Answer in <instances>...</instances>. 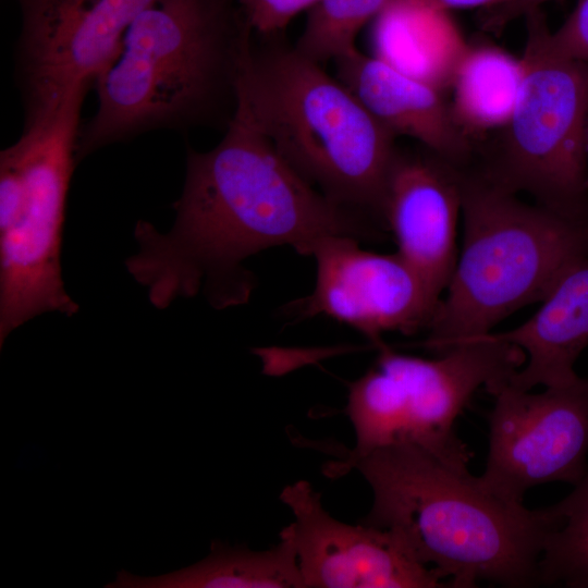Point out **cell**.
I'll use <instances>...</instances> for the list:
<instances>
[{
  "mask_svg": "<svg viewBox=\"0 0 588 588\" xmlns=\"http://www.w3.org/2000/svg\"><path fill=\"white\" fill-rule=\"evenodd\" d=\"M176 219L168 233L138 221L139 250L125 261L150 303L168 307L199 291L216 308L247 302L252 277L242 262L290 245L308 255L330 235H372L370 220L322 194L237 112L212 149L189 151Z\"/></svg>",
  "mask_w": 588,
  "mask_h": 588,
  "instance_id": "cell-1",
  "label": "cell"
},
{
  "mask_svg": "<svg viewBox=\"0 0 588 588\" xmlns=\"http://www.w3.org/2000/svg\"><path fill=\"white\" fill-rule=\"evenodd\" d=\"M351 468L372 490L364 524L393 531L449 587L540 585L547 509L504 500L468 470L411 443L375 450Z\"/></svg>",
  "mask_w": 588,
  "mask_h": 588,
  "instance_id": "cell-2",
  "label": "cell"
},
{
  "mask_svg": "<svg viewBox=\"0 0 588 588\" xmlns=\"http://www.w3.org/2000/svg\"><path fill=\"white\" fill-rule=\"evenodd\" d=\"M249 39L236 63L234 111L322 194L384 224L395 135L296 48Z\"/></svg>",
  "mask_w": 588,
  "mask_h": 588,
  "instance_id": "cell-3",
  "label": "cell"
},
{
  "mask_svg": "<svg viewBox=\"0 0 588 588\" xmlns=\"http://www.w3.org/2000/svg\"><path fill=\"white\" fill-rule=\"evenodd\" d=\"M458 175L463 243L422 342L437 355L540 303L572 265L588 257V218L527 204L476 170L458 169Z\"/></svg>",
  "mask_w": 588,
  "mask_h": 588,
  "instance_id": "cell-4",
  "label": "cell"
},
{
  "mask_svg": "<svg viewBox=\"0 0 588 588\" xmlns=\"http://www.w3.org/2000/svg\"><path fill=\"white\" fill-rule=\"evenodd\" d=\"M248 34L226 0H155L95 82L98 108L79 137L78 156L203 113L222 89L233 90Z\"/></svg>",
  "mask_w": 588,
  "mask_h": 588,
  "instance_id": "cell-5",
  "label": "cell"
},
{
  "mask_svg": "<svg viewBox=\"0 0 588 588\" xmlns=\"http://www.w3.org/2000/svg\"><path fill=\"white\" fill-rule=\"evenodd\" d=\"M88 87L28 112L20 139L1 151L0 345L36 316L78 310L62 281L61 245Z\"/></svg>",
  "mask_w": 588,
  "mask_h": 588,
  "instance_id": "cell-6",
  "label": "cell"
},
{
  "mask_svg": "<svg viewBox=\"0 0 588 588\" xmlns=\"http://www.w3.org/2000/svg\"><path fill=\"white\" fill-rule=\"evenodd\" d=\"M365 375L350 385L345 412L356 443L329 475H341L368 453L392 444L421 446L468 470L470 452L454 424L474 393L506 382L525 363L524 352L491 332L437 355L397 353L384 343Z\"/></svg>",
  "mask_w": 588,
  "mask_h": 588,
  "instance_id": "cell-7",
  "label": "cell"
},
{
  "mask_svg": "<svg viewBox=\"0 0 588 588\" xmlns=\"http://www.w3.org/2000/svg\"><path fill=\"white\" fill-rule=\"evenodd\" d=\"M527 42L514 110L478 171L572 219L588 218V62L550 54L540 8L525 14Z\"/></svg>",
  "mask_w": 588,
  "mask_h": 588,
  "instance_id": "cell-8",
  "label": "cell"
},
{
  "mask_svg": "<svg viewBox=\"0 0 588 588\" xmlns=\"http://www.w3.org/2000/svg\"><path fill=\"white\" fill-rule=\"evenodd\" d=\"M489 450L478 477L498 497L523 503L546 482L576 485L587 471L588 380L578 378L540 393L507 381L489 391Z\"/></svg>",
  "mask_w": 588,
  "mask_h": 588,
  "instance_id": "cell-9",
  "label": "cell"
},
{
  "mask_svg": "<svg viewBox=\"0 0 588 588\" xmlns=\"http://www.w3.org/2000/svg\"><path fill=\"white\" fill-rule=\"evenodd\" d=\"M308 255L317 265L316 286L303 311L346 323L377 346L385 332L411 334L428 328L441 299L396 252L363 249L359 240L330 235Z\"/></svg>",
  "mask_w": 588,
  "mask_h": 588,
  "instance_id": "cell-10",
  "label": "cell"
},
{
  "mask_svg": "<svg viewBox=\"0 0 588 588\" xmlns=\"http://www.w3.org/2000/svg\"><path fill=\"white\" fill-rule=\"evenodd\" d=\"M154 1L19 0L28 111L95 83L115 59L132 22Z\"/></svg>",
  "mask_w": 588,
  "mask_h": 588,
  "instance_id": "cell-11",
  "label": "cell"
},
{
  "mask_svg": "<svg viewBox=\"0 0 588 588\" xmlns=\"http://www.w3.org/2000/svg\"><path fill=\"white\" fill-rule=\"evenodd\" d=\"M294 522L290 524L304 588H437L448 583L420 563L391 530L348 525L333 518L320 494L305 480L281 494Z\"/></svg>",
  "mask_w": 588,
  "mask_h": 588,
  "instance_id": "cell-12",
  "label": "cell"
},
{
  "mask_svg": "<svg viewBox=\"0 0 588 588\" xmlns=\"http://www.w3.org/2000/svg\"><path fill=\"white\" fill-rule=\"evenodd\" d=\"M462 196L458 169L439 157L396 154L383 201L397 253L442 297L452 275Z\"/></svg>",
  "mask_w": 588,
  "mask_h": 588,
  "instance_id": "cell-13",
  "label": "cell"
},
{
  "mask_svg": "<svg viewBox=\"0 0 588 588\" xmlns=\"http://www.w3.org/2000/svg\"><path fill=\"white\" fill-rule=\"evenodd\" d=\"M334 62L339 79L395 136L415 138L446 163L467 168L474 144L441 90L357 49Z\"/></svg>",
  "mask_w": 588,
  "mask_h": 588,
  "instance_id": "cell-14",
  "label": "cell"
},
{
  "mask_svg": "<svg viewBox=\"0 0 588 588\" xmlns=\"http://www.w3.org/2000/svg\"><path fill=\"white\" fill-rule=\"evenodd\" d=\"M540 303L518 327L492 332L525 354L507 381L520 390L561 387L579 378L574 365L588 345V257L572 265Z\"/></svg>",
  "mask_w": 588,
  "mask_h": 588,
  "instance_id": "cell-15",
  "label": "cell"
},
{
  "mask_svg": "<svg viewBox=\"0 0 588 588\" xmlns=\"http://www.w3.org/2000/svg\"><path fill=\"white\" fill-rule=\"evenodd\" d=\"M377 58L443 91L468 44L448 11L427 0H391L373 20Z\"/></svg>",
  "mask_w": 588,
  "mask_h": 588,
  "instance_id": "cell-16",
  "label": "cell"
},
{
  "mask_svg": "<svg viewBox=\"0 0 588 588\" xmlns=\"http://www.w3.org/2000/svg\"><path fill=\"white\" fill-rule=\"evenodd\" d=\"M108 588H304L291 526L270 549L213 541L207 558L176 572L142 577L120 571Z\"/></svg>",
  "mask_w": 588,
  "mask_h": 588,
  "instance_id": "cell-17",
  "label": "cell"
},
{
  "mask_svg": "<svg viewBox=\"0 0 588 588\" xmlns=\"http://www.w3.org/2000/svg\"><path fill=\"white\" fill-rule=\"evenodd\" d=\"M523 74L520 59L495 46L468 44L451 86L458 126L469 137L501 130L514 110Z\"/></svg>",
  "mask_w": 588,
  "mask_h": 588,
  "instance_id": "cell-18",
  "label": "cell"
},
{
  "mask_svg": "<svg viewBox=\"0 0 588 588\" xmlns=\"http://www.w3.org/2000/svg\"><path fill=\"white\" fill-rule=\"evenodd\" d=\"M546 509L550 526L539 562L540 585L588 588V469L567 497Z\"/></svg>",
  "mask_w": 588,
  "mask_h": 588,
  "instance_id": "cell-19",
  "label": "cell"
},
{
  "mask_svg": "<svg viewBox=\"0 0 588 588\" xmlns=\"http://www.w3.org/2000/svg\"><path fill=\"white\" fill-rule=\"evenodd\" d=\"M391 0H317L296 49L320 63L338 60L356 49L359 30L385 8Z\"/></svg>",
  "mask_w": 588,
  "mask_h": 588,
  "instance_id": "cell-20",
  "label": "cell"
},
{
  "mask_svg": "<svg viewBox=\"0 0 588 588\" xmlns=\"http://www.w3.org/2000/svg\"><path fill=\"white\" fill-rule=\"evenodd\" d=\"M317 0H238L241 19L247 29L262 36L275 35Z\"/></svg>",
  "mask_w": 588,
  "mask_h": 588,
  "instance_id": "cell-21",
  "label": "cell"
},
{
  "mask_svg": "<svg viewBox=\"0 0 588 588\" xmlns=\"http://www.w3.org/2000/svg\"><path fill=\"white\" fill-rule=\"evenodd\" d=\"M541 39L552 56L588 62V0H578L558 30L550 32L546 22Z\"/></svg>",
  "mask_w": 588,
  "mask_h": 588,
  "instance_id": "cell-22",
  "label": "cell"
},
{
  "mask_svg": "<svg viewBox=\"0 0 588 588\" xmlns=\"http://www.w3.org/2000/svg\"><path fill=\"white\" fill-rule=\"evenodd\" d=\"M551 0H511L504 4L487 9L482 17L485 27L489 29L502 28L512 20L525 15L527 12L540 8Z\"/></svg>",
  "mask_w": 588,
  "mask_h": 588,
  "instance_id": "cell-23",
  "label": "cell"
},
{
  "mask_svg": "<svg viewBox=\"0 0 588 588\" xmlns=\"http://www.w3.org/2000/svg\"><path fill=\"white\" fill-rule=\"evenodd\" d=\"M434 7L450 11L453 9L483 8L490 9L504 4L511 0H427Z\"/></svg>",
  "mask_w": 588,
  "mask_h": 588,
  "instance_id": "cell-24",
  "label": "cell"
}]
</instances>
